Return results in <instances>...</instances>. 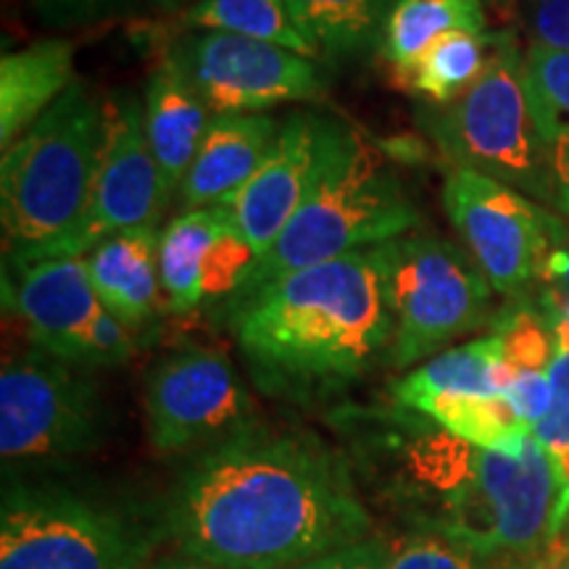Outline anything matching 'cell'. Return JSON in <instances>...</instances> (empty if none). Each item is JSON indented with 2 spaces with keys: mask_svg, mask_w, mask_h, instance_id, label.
<instances>
[{
  "mask_svg": "<svg viewBox=\"0 0 569 569\" xmlns=\"http://www.w3.org/2000/svg\"><path fill=\"white\" fill-rule=\"evenodd\" d=\"M522 63L517 34L496 32L486 71L459 101L432 113L430 134L453 167L472 169L557 209V180L530 117Z\"/></svg>",
  "mask_w": 569,
  "mask_h": 569,
  "instance_id": "5",
  "label": "cell"
},
{
  "mask_svg": "<svg viewBox=\"0 0 569 569\" xmlns=\"http://www.w3.org/2000/svg\"><path fill=\"white\" fill-rule=\"evenodd\" d=\"M3 303L24 322L34 348L74 367L84 332L103 309L84 256L3 267Z\"/></svg>",
  "mask_w": 569,
  "mask_h": 569,
  "instance_id": "13",
  "label": "cell"
},
{
  "mask_svg": "<svg viewBox=\"0 0 569 569\" xmlns=\"http://www.w3.org/2000/svg\"><path fill=\"white\" fill-rule=\"evenodd\" d=\"M496 46V32H451L432 42L409 69L398 71L411 96L451 106L478 82Z\"/></svg>",
  "mask_w": 569,
  "mask_h": 569,
  "instance_id": "23",
  "label": "cell"
},
{
  "mask_svg": "<svg viewBox=\"0 0 569 569\" xmlns=\"http://www.w3.org/2000/svg\"><path fill=\"white\" fill-rule=\"evenodd\" d=\"M327 119L330 117L309 111L290 113L259 172L224 203L253 246L256 259L280 238L301 209L322 161Z\"/></svg>",
  "mask_w": 569,
  "mask_h": 569,
  "instance_id": "14",
  "label": "cell"
},
{
  "mask_svg": "<svg viewBox=\"0 0 569 569\" xmlns=\"http://www.w3.org/2000/svg\"><path fill=\"white\" fill-rule=\"evenodd\" d=\"M106 111L109 132L90 201L74 227L46 253V259L88 256L113 234L156 227V219L172 198L148 142L142 103L124 92L113 98Z\"/></svg>",
  "mask_w": 569,
  "mask_h": 569,
  "instance_id": "12",
  "label": "cell"
},
{
  "mask_svg": "<svg viewBox=\"0 0 569 569\" xmlns=\"http://www.w3.org/2000/svg\"><path fill=\"white\" fill-rule=\"evenodd\" d=\"M148 569H227V567H219V565H209V561H201V559H193V557H167V559H159L156 565H151Z\"/></svg>",
  "mask_w": 569,
  "mask_h": 569,
  "instance_id": "38",
  "label": "cell"
},
{
  "mask_svg": "<svg viewBox=\"0 0 569 569\" xmlns=\"http://www.w3.org/2000/svg\"><path fill=\"white\" fill-rule=\"evenodd\" d=\"M130 525L59 488L11 486L0 509V569H138Z\"/></svg>",
  "mask_w": 569,
  "mask_h": 569,
  "instance_id": "7",
  "label": "cell"
},
{
  "mask_svg": "<svg viewBox=\"0 0 569 569\" xmlns=\"http://www.w3.org/2000/svg\"><path fill=\"white\" fill-rule=\"evenodd\" d=\"M390 557V543L380 538H365L346 549L330 551L296 569H386Z\"/></svg>",
  "mask_w": 569,
  "mask_h": 569,
  "instance_id": "34",
  "label": "cell"
},
{
  "mask_svg": "<svg viewBox=\"0 0 569 569\" xmlns=\"http://www.w3.org/2000/svg\"><path fill=\"white\" fill-rule=\"evenodd\" d=\"M148 438L159 453H188L222 443L253 422L251 398L227 353L177 348L146 377Z\"/></svg>",
  "mask_w": 569,
  "mask_h": 569,
  "instance_id": "11",
  "label": "cell"
},
{
  "mask_svg": "<svg viewBox=\"0 0 569 569\" xmlns=\"http://www.w3.org/2000/svg\"><path fill=\"white\" fill-rule=\"evenodd\" d=\"M106 415L98 386L74 365L34 351L0 375V453L6 465L77 457L101 443Z\"/></svg>",
  "mask_w": 569,
  "mask_h": 569,
  "instance_id": "8",
  "label": "cell"
},
{
  "mask_svg": "<svg viewBox=\"0 0 569 569\" xmlns=\"http://www.w3.org/2000/svg\"><path fill=\"white\" fill-rule=\"evenodd\" d=\"M538 284V301H559L569 296V234L551 248Z\"/></svg>",
  "mask_w": 569,
  "mask_h": 569,
  "instance_id": "36",
  "label": "cell"
},
{
  "mask_svg": "<svg viewBox=\"0 0 569 569\" xmlns=\"http://www.w3.org/2000/svg\"><path fill=\"white\" fill-rule=\"evenodd\" d=\"M451 32H486L482 0H398L382 24L377 53L398 74Z\"/></svg>",
  "mask_w": 569,
  "mask_h": 569,
  "instance_id": "22",
  "label": "cell"
},
{
  "mask_svg": "<svg viewBox=\"0 0 569 569\" xmlns=\"http://www.w3.org/2000/svg\"><path fill=\"white\" fill-rule=\"evenodd\" d=\"M515 3L517 0H482V6H490V9L496 11H509Z\"/></svg>",
  "mask_w": 569,
  "mask_h": 569,
  "instance_id": "41",
  "label": "cell"
},
{
  "mask_svg": "<svg viewBox=\"0 0 569 569\" xmlns=\"http://www.w3.org/2000/svg\"><path fill=\"white\" fill-rule=\"evenodd\" d=\"M511 301L515 303L493 317V336L501 338L503 359L517 372H549L557 356V340L538 298L530 301L528 296H517Z\"/></svg>",
  "mask_w": 569,
  "mask_h": 569,
  "instance_id": "27",
  "label": "cell"
},
{
  "mask_svg": "<svg viewBox=\"0 0 569 569\" xmlns=\"http://www.w3.org/2000/svg\"><path fill=\"white\" fill-rule=\"evenodd\" d=\"M256 261L253 246L240 232L238 222L227 224L213 240L203 264V293L206 301H224L246 280Z\"/></svg>",
  "mask_w": 569,
  "mask_h": 569,
  "instance_id": "29",
  "label": "cell"
},
{
  "mask_svg": "<svg viewBox=\"0 0 569 569\" xmlns=\"http://www.w3.org/2000/svg\"><path fill=\"white\" fill-rule=\"evenodd\" d=\"M417 415L432 419L467 443L509 457H517L532 436V427L517 417L507 396H446L425 403Z\"/></svg>",
  "mask_w": 569,
  "mask_h": 569,
  "instance_id": "26",
  "label": "cell"
},
{
  "mask_svg": "<svg viewBox=\"0 0 569 569\" xmlns=\"http://www.w3.org/2000/svg\"><path fill=\"white\" fill-rule=\"evenodd\" d=\"M501 561L480 557L465 543L440 532H411L390 543L386 569H501Z\"/></svg>",
  "mask_w": 569,
  "mask_h": 569,
  "instance_id": "28",
  "label": "cell"
},
{
  "mask_svg": "<svg viewBox=\"0 0 569 569\" xmlns=\"http://www.w3.org/2000/svg\"><path fill=\"white\" fill-rule=\"evenodd\" d=\"M507 401L525 425H536L551 411L553 388L549 372H517V380L507 390Z\"/></svg>",
  "mask_w": 569,
  "mask_h": 569,
  "instance_id": "33",
  "label": "cell"
},
{
  "mask_svg": "<svg viewBox=\"0 0 569 569\" xmlns=\"http://www.w3.org/2000/svg\"><path fill=\"white\" fill-rule=\"evenodd\" d=\"M443 206L493 293L507 298L530 293L551 248L569 234V224L546 206L472 169L453 167Z\"/></svg>",
  "mask_w": 569,
  "mask_h": 569,
  "instance_id": "9",
  "label": "cell"
},
{
  "mask_svg": "<svg viewBox=\"0 0 569 569\" xmlns=\"http://www.w3.org/2000/svg\"><path fill=\"white\" fill-rule=\"evenodd\" d=\"M522 13L532 42L569 51V0H522Z\"/></svg>",
  "mask_w": 569,
  "mask_h": 569,
  "instance_id": "32",
  "label": "cell"
},
{
  "mask_svg": "<svg viewBox=\"0 0 569 569\" xmlns=\"http://www.w3.org/2000/svg\"><path fill=\"white\" fill-rule=\"evenodd\" d=\"M74 42L40 40L0 59V146L17 142L74 82Z\"/></svg>",
  "mask_w": 569,
  "mask_h": 569,
  "instance_id": "18",
  "label": "cell"
},
{
  "mask_svg": "<svg viewBox=\"0 0 569 569\" xmlns=\"http://www.w3.org/2000/svg\"><path fill=\"white\" fill-rule=\"evenodd\" d=\"M282 122L269 113H224L213 117L193 167L180 184L188 211L224 206L272 153Z\"/></svg>",
  "mask_w": 569,
  "mask_h": 569,
  "instance_id": "15",
  "label": "cell"
},
{
  "mask_svg": "<svg viewBox=\"0 0 569 569\" xmlns=\"http://www.w3.org/2000/svg\"><path fill=\"white\" fill-rule=\"evenodd\" d=\"M284 6L317 53L332 59L377 48L388 17L380 0H284Z\"/></svg>",
  "mask_w": 569,
  "mask_h": 569,
  "instance_id": "24",
  "label": "cell"
},
{
  "mask_svg": "<svg viewBox=\"0 0 569 569\" xmlns=\"http://www.w3.org/2000/svg\"><path fill=\"white\" fill-rule=\"evenodd\" d=\"M142 113H146L148 142L159 161L163 182L169 193H180V184L193 167L203 134L213 122V113L196 84L167 53L148 82Z\"/></svg>",
  "mask_w": 569,
  "mask_h": 569,
  "instance_id": "16",
  "label": "cell"
},
{
  "mask_svg": "<svg viewBox=\"0 0 569 569\" xmlns=\"http://www.w3.org/2000/svg\"><path fill=\"white\" fill-rule=\"evenodd\" d=\"M419 227V211L388 156L340 119H327L325 151L301 209L253 261L238 290L367 251ZM234 290V293H238Z\"/></svg>",
  "mask_w": 569,
  "mask_h": 569,
  "instance_id": "3",
  "label": "cell"
},
{
  "mask_svg": "<svg viewBox=\"0 0 569 569\" xmlns=\"http://www.w3.org/2000/svg\"><path fill=\"white\" fill-rule=\"evenodd\" d=\"M375 251L393 317V367L417 365L453 338L493 322V288L467 248L443 234L409 232Z\"/></svg>",
  "mask_w": 569,
  "mask_h": 569,
  "instance_id": "6",
  "label": "cell"
},
{
  "mask_svg": "<svg viewBox=\"0 0 569 569\" xmlns=\"http://www.w3.org/2000/svg\"><path fill=\"white\" fill-rule=\"evenodd\" d=\"M222 317L256 386L290 401L351 386L393 338L375 248L238 290Z\"/></svg>",
  "mask_w": 569,
  "mask_h": 569,
  "instance_id": "2",
  "label": "cell"
},
{
  "mask_svg": "<svg viewBox=\"0 0 569 569\" xmlns=\"http://www.w3.org/2000/svg\"><path fill=\"white\" fill-rule=\"evenodd\" d=\"M167 528L184 557L296 569L369 538V511L348 465L322 440L251 422L184 469Z\"/></svg>",
  "mask_w": 569,
  "mask_h": 569,
  "instance_id": "1",
  "label": "cell"
},
{
  "mask_svg": "<svg viewBox=\"0 0 569 569\" xmlns=\"http://www.w3.org/2000/svg\"><path fill=\"white\" fill-rule=\"evenodd\" d=\"M540 311H543L546 319L551 322H557V319H565L569 322V296L567 298H559V301H538Z\"/></svg>",
  "mask_w": 569,
  "mask_h": 569,
  "instance_id": "39",
  "label": "cell"
},
{
  "mask_svg": "<svg viewBox=\"0 0 569 569\" xmlns=\"http://www.w3.org/2000/svg\"><path fill=\"white\" fill-rule=\"evenodd\" d=\"M232 222L234 217L227 206H211V209L184 211L161 232L159 269L169 311L188 315L206 301V256H209V248L219 238V232Z\"/></svg>",
  "mask_w": 569,
  "mask_h": 569,
  "instance_id": "21",
  "label": "cell"
},
{
  "mask_svg": "<svg viewBox=\"0 0 569 569\" xmlns=\"http://www.w3.org/2000/svg\"><path fill=\"white\" fill-rule=\"evenodd\" d=\"M109 111L74 80L42 117L3 151L0 222L3 267L32 264L82 217L101 167Z\"/></svg>",
  "mask_w": 569,
  "mask_h": 569,
  "instance_id": "4",
  "label": "cell"
},
{
  "mask_svg": "<svg viewBox=\"0 0 569 569\" xmlns=\"http://www.w3.org/2000/svg\"><path fill=\"white\" fill-rule=\"evenodd\" d=\"M122 3L124 0H34V9L51 24L69 27L109 17Z\"/></svg>",
  "mask_w": 569,
  "mask_h": 569,
  "instance_id": "35",
  "label": "cell"
},
{
  "mask_svg": "<svg viewBox=\"0 0 569 569\" xmlns=\"http://www.w3.org/2000/svg\"><path fill=\"white\" fill-rule=\"evenodd\" d=\"M153 3L163 11H177V9H182L184 3H190V0H153Z\"/></svg>",
  "mask_w": 569,
  "mask_h": 569,
  "instance_id": "40",
  "label": "cell"
},
{
  "mask_svg": "<svg viewBox=\"0 0 569 569\" xmlns=\"http://www.w3.org/2000/svg\"><path fill=\"white\" fill-rule=\"evenodd\" d=\"M159 246L161 234L156 227H138L113 234L84 256L101 303L132 330L161 311Z\"/></svg>",
  "mask_w": 569,
  "mask_h": 569,
  "instance_id": "17",
  "label": "cell"
},
{
  "mask_svg": "<svg viewBox=\"0 0 569 569\" xmlns=\"http://www.w3.org/2000/svg\"><path fill=\"white\" fill-rule=\"evenodd\" d=\"M538 569H569V515L561 525L559 536L551 540V546L540 553Z\"/></svg>",
  "mask_w": 569,
  "mask_h": 569,
  "instance_id": "37",
  "label": "cell"
},
{
  "mask_svg": "<svg viewBox=\"0 0 569 569\" xmlns=\"http://www.w3.org/2000/svg\"><path fill=\"white\" fill-rule=\"evenodd\" d=\"M134 353L132 327H127L109 309H101V315L92 319L82 338L80 348V367H113L124 365Z\"/></svg>",
  "mask_w": 569,
  "mask_h": 569,
  "instance_id": "30",
  "label": "cell"
},
{
  "mask_svg": "<svg viewBox=\"0 0 569 569\" xmlns=\"http://www.w3.org/2000/svg\"><path fill=\"white\" fill-rule=\"evenodd\" d=\"M380 3H382V9H386V13H388L398 3V0H380Z\"/></svg>",
  "mask_w": 569,
  "mask_h": 569,
  "instance_id": "42",
  "label": "cell"
},
{
  "mask_svg": "<svg viewBox=\"0 0 569 569\" xmlns=\"http://www.w3.org/2000/svg\"><path fill=\"white\" fill-rule=\"evenodd\" d=\"M522 82L557 180V209L569 217V51L532 42L525 53Z\"/></svg>",
  "mask_w": 569,
  "mask_h": 569,
  "instance_id": "20",
  "label": "cell"
},
{
  "mask_svg": "<svg viewBox=\"0 0 569 569\" xmlns=\"http://www.w3.org/2000/svg\"><path fill=\"white\" fill-rule=\"evenodd\" d=\"M549 377L553 388L551 411L536 425L532 436L551 453H557L561 448H569V351H557Z\"/></svg>",
  "mask_w": 569,
  "mask_h": 569,
  "instance_id": "31",
  "label": "cell"
},
{
  "mask_svg": "<svg viewBox=\"0 0 569 569\" xmlns=\"http://www.w3.org/2000/svg\"><path fill=\"white\" fill-rule=\"evenodd\" d=\"M196 84L213 117L261 113L325 96V71L315 59L240 34L190 30L167 51Z\"/></svg>",
  "mask_w": 569,
  "mask_h": 569,
  "instance_id": "10",
  "label": "cell"
},
{
  "mask_svg": "<svg viewBox=\"0 0 569 569\" xmlns=\"http://www.w3.org/2000/svg\"><path fill=\"white\" fill-rule=\"evenodd\" d=\"M517 369L503 359V343L488 336L436 356L415 369L393 388L396 401L403 409L419 411L425 403L446 396H507Z\"/></svg>",
  "mask_w": 569,
  "mask_h": 569,
  "instance_id": "19",
  "label": "cell"
},
{
  "mask_svg": "<svg viewBox=\"0 0 569 569\" xmlns=\"http://www.w3.org/2000/svg\"><path fill=\"white\" fill-rule=\"evenodd\" d=\"M182 24L198 32H227L272 42L306 59H319L317 48L290 19L284 0H196L182 13Z\"/></svg>",
  "mask_w": 569,
  "mask_h": 569,
  "instance_id": "25",
  "label": "cell"
}]
</instances>
